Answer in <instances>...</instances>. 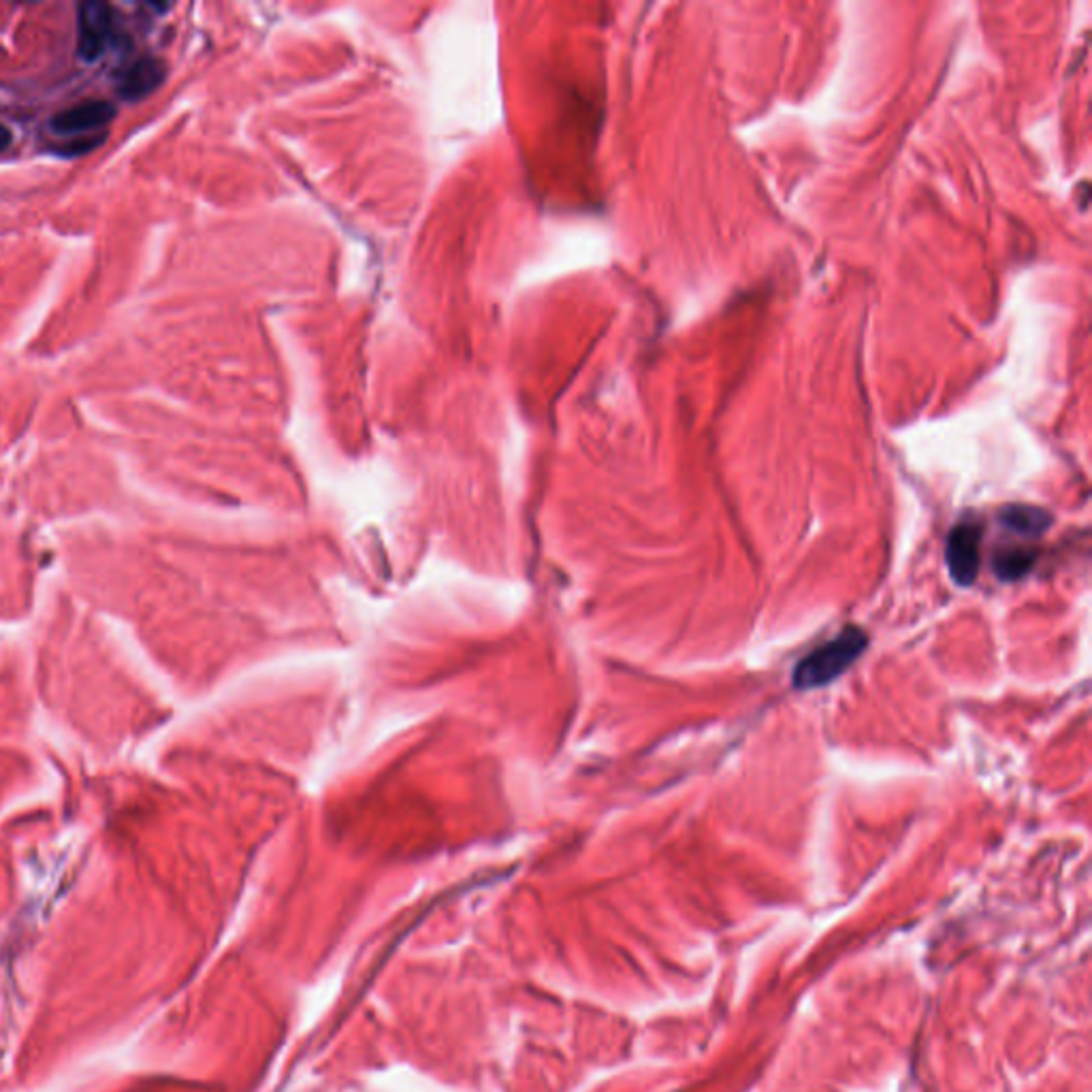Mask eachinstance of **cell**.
<instances>
[{
	"mask_svg": "<svg viewBox=\"0 0 1092 1092\" xmlns=\"http://www.w3.org/2000/svg\"><path fill=\"white\" fill-rule=\"evenodd\" d=\"M866 647L868 638L860 628H846L836 638L810 651L806 658L796 664L792 676L794 688L800 692L824 688V685L843 674L866 651Z\"/></svg>",
	"mask_w": 1092,
	"mask_h": 1092,
	"instance_id": "1",
	"label": "cell"
},
{
	"mask_svg": "<svg viewBox=\"0 0 1092 1092\" xmlns=\"http://www.w3.org/2000/svg\"><path fill=\"white\" fill-rule=\"evenodd\" d=\"M984 527L978 521H962L952 527L946 544V561L956 585L971 587L980 572Z\"/></svg>",
	"mask_w": 1092,
	"mask_h": 1092,
	"instance_id": "2",
	"label": "cell"
},
{
	"mask_svg": "<svg viewBox=\"0 0 1092 1092\" xmlns=\"http://www.w3.org/2000/svg\"><path fill=\"white\" fill-rule=\"evenodd\" d=\"M113 9L103 0H86L77 9V54L86 62H97L109 43Z\"/></svg>",
	"mask_w": 1092,
	"mask_h": 1092,
	"instance_id": "3",
	"label": "cell"
},
{
	"mask_svg": "<svg viewBox=\"0 0 1092 1092\" xmlns=\"http://www.w3.org/2000/svg\"><path fill=\"white\" fill-rule=\"evenodd\" d=\"M115 113L118 109L109 101H99V99L86 101V103L58 111L49 120V129L62 139L84 137V135L105 129L107 124L115 118Z\"/></svg>",
	"mask_w": 1092,
	"mask_h": 1092,
	"instance_id": "4",
	"label": "cell"
},
{
	"mask_svg": "<svg viewBox=\"0 0 1092 1092\" xmlns=\"http://www.w3.org/2000/svg\"><path fill=\"white\" fill-rule=\"evenodd\" d=\"M167 62L156 56H141L118 81V97L127 103H139L159 90L167 79Z\"/></svg>",
	"mask_w": 1092,
	"mask_h": 1092,
	"instance_id": "5",
	"label": "cell"
},
{
	"mask_svg": "<svg viewBox=\"0 0 1092 1092\" xmlns=\"http://www.w3.org/2000/svg\"><path fill=\"white\" fill-rule=\"evenodd\" d=\"M1001 523L1003 527L1010 529V532L1018 536L1039 538L1050 529L1052 517L1044 508H1037V506L1012 504L1001 510Z\"/></svg>",
	"mask_w": 1092,
	"mask_h": 1092,
	"instance_id": "6",
	"label": "cell"
},
{
	"mask_svg": "<svg viewBox=\"0 0 1092 1092\" xmlns=\"http://www.w3.org/2000/svg\"><path fill=\"white\" fill-rule=\"evenodd\" d=\"M1035 551L1028 549H1007L994 557V572L1003 581H1016L1024 576L1035 564Z\"/></svg>",
	"mask_w": 1092,
	"mask_h": 1092,
	"instance_id": "7",
	"label": "cell"
},
{
	"mask_svg": "<svg viewBox=\"0 0 1092 1092\" xmlns=\"http://www.w3.org/2000/svg\"><path fill=\"white\" fill-rule=\"evenodd\" d=\"M105 141H107L105 133L103 135L97 133V135H84V137H69V139H62L60 143H52L47 147V152L54 154V156H60V159H77V156L95 152Z\"/></svg>",
	"mask_w": 1092,
	"mask_h": 1092,
	"instance_id": "8",
	"label": "cell"
},
{
	"mask_svg": "<svg viewBox=\"0 0 1092 1092\" xmlns=\"http://www.w3.org/2000/svg\"><path fill=\"white\" fill-rule=\"evenodd\" d=\"M11 143H13V133L5 127V124H0V152H5Z\"/></svg>",
	"mask_w": 1092,
	"mask_h": 1092,
	"instance_id": "9",
	"label": "cell"
}]
</instances>
